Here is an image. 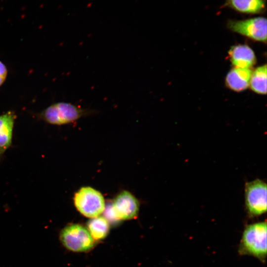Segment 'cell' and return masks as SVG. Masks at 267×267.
<instances>
[{
	"label": "cell",
	"instance_id": "cell-6",
	"mask_svg": "<svg viewBox=\"0 0 267 267\" xmlns=\"http://www.w3.org/2000/svg\"><path fill=\"white\" fill-rule=\"evenodd\" d=\"M245 202L251 217L261 215L267 211V184L257 179L248 182L245 186Z\"/></svg>",
	"mask_w": 267,
	"mask_h": 267
},
{
	"label": "cell",
	"instance_id": "cell-13",
	"mask_svg": "<svg viewBox=\"0 0 267 267\" xmlns=\"http://www.w3.org/2000/svg\"><path fill=\"white\" fill-rule=\"evenodd\" d=\"M88 230L95 240L104 239L108 234L109 224L106 219L102 216L91 218L88 223Z\"/></svg>",
	"mask_w": 267,
	"mask_h": 267
},
{
	"label": "cell",
	"instance_id": "cell-4",
	"mask_svg": "<svg viewBox=\"0 0 267 267\" xmlns=\"http://www.w3.org/2000/svg\"><path fill=\"white\" fill-rule=\"evenodd\" d=\"M59 239L66 249L73 252L88 251L94 245V239L88 229L79 224L66 226L61 230Z\"/></svg>",
	"mask_w": 267,
	"mask_h": 267
},
{
	"label": "cell",
	"instance_id": "cell-14",
	"mask_svg": "<svg viewBox=\"0 0 267 267\" xmlns=\"http://www.w3.org/2000/svg\"><path fill=\"white\" fill-rule=\"evenodd\" d=\"M7 75V69L5 65L0 61V86L5 82Z\"/></svg>",
	"mask_w": 267,
	"mask_h": 267
},
{
	"label": "cell",
	"instance_id": "cell-1",
	"mask_svg": "<svg viewBox=\"0 0 267 267\" xmlns=\"http://www.w3.org/2000/svg\"><path fill=\"white\" fill-rule=\"evenodd\" d=\"M97 112L95 110L83 108L71 103L58 102L48 106L38 117L51 125H63Z\"/></svg>",
	"mask_w": 267,
	"mask_h": 267
},
{
	"label": "cell",
	"instance_id": "cell-12",
	"mask_svg": "<svg viewBox=\"0 0 267 267\" xmlns=\"http://www.w3.org/2000/svg\"><path fill=\"white\" fill-rule=\"evenodd\" d=\"M251 89L256 93L266 94L267 93V65L257 67L252 72L250 80Z\"/></svg>",
	"mask_w": 267,
	"mask_h": 267
},
{
	"label": "cell",
	"instance_id": "cell-3",
	"mask_svg": "<svg viewBox=\"0 0 267 267\" xmlns=\"http://www.w3.org/2000/svg\"><path fill=\"white\" fill-rule=\"evenodd\" d=\"M74 203L81 214L89 218L99 216L105 209L102 194L89 186L83 187L75 194Z\"/></svg>",
	"mask_w": 267,
	"mask_h": 267
},
{
	"label": "cell",
	"instance_id": "cell-5",
	"mask_svg": "<svg viewBox=\"0 0 267 267\" xmlns=\"http://www.w3.org/2000/svg\"><path fill=\"white\" fill-rule=\"evenodd\" d=\"M227 28L252 40L266 43L267 42V19L262 16L243 20H228Z\"/></svg>",
	"mask_w": 267,
	"mask_h": 267
},
{
	"label": "cell",
	"instance_id": "cell-11",
	"mask_svg": "<svg viewBox=\"0 0 267 267\" xmlns=\"http://www.w3.org/2000/svg\"><path fill=\"white\" fill-rule=\"evenodd\" d=\"M252 71L249 68L234 67L231 69L225 77V84L228 88L240 92L249 86Z\"/></svg>",
	"mask_w": 267,
	"mask_h": 267
},
{
	"label": "cell",
	"instance_id": "cell-9",
	"mask_svg": "<svg viewBox=\"0 0 267 267\" xmlns=\"http://www.w3.org/2000/svg\"><path fill=\"white\" fill-rule=\"evenodd\" d=\"M228 57L235 67L250 69L256 63L254 51L246 44H237L231 47Z\"/></svg>",
	"mask_w": 267,
	"mask_h": 267
},
{
	"label": "cell",
	"instance_id": "cell-10",
	"mask_svg": "<svg viewBox=\"0 0 267 267\" xmlns=\"http://www.w3.org/2000/svg\"><path fill=\"white\" fill-rule=\"evenodd\" d=\"M267 0H225L223 7L244 14H260L266 11Z\"/></svg>",
	"mask_w": 267,
	"mask_h": 267
},
{
	"label": "cell",
	"instance_id": "cell-2",
	"mask_svg": "<svg viewBox=\"0 0 267 267\" xmlns=\"http://www.w3.org/2000/svg\"><path fill=\"white\" fill-rule=\"evenodd\" d=\"M239 252L241 255L254 256L261 261L267 255V222H259L247 225L240 241Z\"/></svg>",
	"mask_w": 267,
	"mask_h": 267
},
{
	"label": "cell",
	"instance_id": "cell-8",
	"mask_svg": "<svg viewBox=\"0 0 267 267\" xmlns=\"http://www.w3.org/2000/svg\"><path fill=\"white\" fill-rule=\"evenodd\" d=\"M16 118L15 113L12 111L0 115V161L12 145Z\"/></svg>",
	"mask_w": 267,
	"mask_h": 267
},
{
	"label": "cell",
	"instance_id": "cell-7",
	"mask_svg": "<svg viewBox=\"0 0 267 267\" xmlns=\"http://www.w3.org/2000/svg\"><path fill=\"white\" fill-rule=\"evenodd\" d=\"M111 206L117 221L127 220L136 217L139 202L131 192L124 190L116 196Z\"/></svg>",
	"mask_w": 267,
	"mask_h": 267
}]
</instances>
